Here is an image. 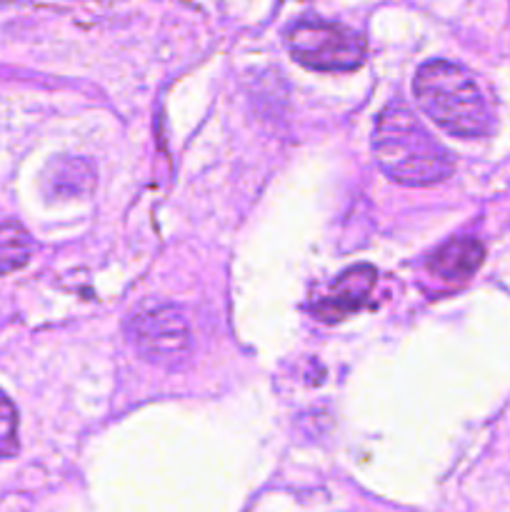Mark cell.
Listing matches in <instances>:
<instances>
[{"label": "cell", "mask_w": 510, "mask_h": 512, "mask_svg": "<svg viewBox=\"0 0 510 512\" xmlns=\"http://www.w3.org/2000/svg\"><path fill=\"white\" fill-rule=\"evenodd\" d=\"M373 153L383 173L400 185H435L450 178L455 163L448 150L425 130L413 110L388 105L375 120Z\"/></svg>", "instance_id": "1"}, {"label": "cell", "mask_w": 510, "mask_h": 512, "mask_svg": "<svg viewBox=\"0 0 510 512\" xmlns=\"http://www.w3.org/2000/svg\"><path fill=\"white\" fill-rule=\"evenodd\" d=\"M413 93L433 123L458 138H483L493 128V113L473 75L450 60H428L418 68Z\"/></svg>", "instance_id": "2"}, {"label": "cell", "mask_w": 510, "mask_h": 512, "mask_svg": "<svg viewBox=\"0 0 510 512\" xmlns=\"http://www.w3.org/2000/svg\"><path fill=\"white\" fill-rule=\"evenodd\" d=\"M285 45L300 65L328 73L360 68L368 53L365 38L358 30L323 18L295 20L285 30Z\"/></svg>", "instance_id": "3"}, {"label": "cell", "mask_w": 510, "mask_h": 512, "mask_svg": "<svg viewBox=\"0 0 510 512\" xmlns=\"http://www.w3.org/2000/svg\"><path fill=\"white\" fill-rule=\"evenodd\" d=\"M128 335L140 358L158 365H175L188 355L190 328L178 308L148 303L128 320Z\"/></svg>", "instance_id": "4"}, {"label": "cell", "mask_w": 510, "mask_h": 512, "mask_svg": "<svg viewBox=\"0 0 510 512\" xmlns=\"http://www.w3.org/2000/svg\"><path fill=\"white\" fill-rule=\"evenodd\" d=\"M375 285V270L370 265H355V268L345 270L338 280H335L333 290L325 295L323 303H318L315 313L325 323H338L353 315L355 310L363 308L368 300L370 290Z\"/></svg>", "instance_id": "5"}, {"label": "cell", "mask_w": 510, "mask_h": 512, "mask_svg": "<svg viewBox=\"0 0 510 512\" xmlns=\"http://www.w3.org/2000/svg\"><path fill=\"white\" fill-rule=\"evenodd\" d=\"M485 260V248L475 238H455L435 250L428 260V268L443 280H468L480 270Z\"/></svg>", "instance_id": "6"}, {"label": "cell", "mask_w": 510, "mask_h": 512, "mask_svg": "<svg viewBox=\"0 0 510 512\" xmlns=\"http://www.w3.org/2000/svg\"><path fill=\"white\" fill-rule=\"evenodd\" d=\"M30 255H33V240L25 233L23 225L13 220L0 225V275L25 268Z\"/></svg>", "instance_id": "7"}, {"label": "cell", "mask_w": 510, "mask_h": 512, "mask_svg": "<svg viewBox=\"0 0 510 512\" xmlns=\"http://www.w3.org/2000/svg\"><path fill=\"white\" fill-rule=\"evenodd\" d=\"M45 178L53 183V193H63V185H70V195H78L80 190L90 185V168L83 160H58L50 165Z\"/></svg>", "instance_id": "8"}, {"label": "cell", "mask_w": 510, "mask_h": 512, "mask_svg": "<svg viewBox=\"0 0 510 512\" xmlns=\"http://www.w3.org/2000/svg\"><path fill=\"white\" fill-rule=\"evenodd\" d=\"M18 453V410L5 393H0V460Z\"/></svg>", "instance_id": "9"}]
</instances>
